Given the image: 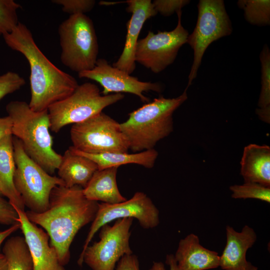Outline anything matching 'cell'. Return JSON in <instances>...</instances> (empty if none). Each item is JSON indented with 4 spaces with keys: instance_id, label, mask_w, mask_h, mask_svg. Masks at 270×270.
Segmentation results:
<instances>
[{
    "instance_id": "cell-18",
    "label": "cell",
    "mask_w": 270,
    "mask_h": 270,
    "mask_svg": "<svg viewBox=\"0 0 270 270\" xmlns=\"http://www.w3.org/2000/svg\"><path fill=\"white\" fill-rule=\"evenodd\" d=\"M240 174L244 182L270 187V148L250 144L244 147L240 161Z\"/></svg>"
},
{
    "instance_id": "cell-16",
    "label": "cell",
    "mask_w": 270,
    "mask_h": 270,
    "mask_svg": "<svg viewBox=\"0 0 270 270\" xmlns=\"http://www.w3.org/2000/svg\"><path fill=\"white\" fill-rule=\"evenodd\" d=\"M226 242L220 256L219 266L224 270H258L246 259V253L256 240L254 229L244 226L240 232L226 227Z\"/></svg>"
},
{
    "instance_id": "cell-11",
    "label": "cell",
    "mask_w": 270,
    "mask_h": 270,
    "mask_svg": "<svg viewBox=\"0 0 270 270\" xmlns=\"http://www.w3.org/2000/svg\"><path fill=\"white\" fill-rule=\"evenodd\" d=\"M176 14L178 22L173 30H158L156 34L149 31L146 37L138 40L134 54L136 62L158 74L174 62L189 34L182 24V10Z\"/></svg>"
},
{
    "instance_id": "cell-27",
    "label": "cell",
    "mask_w": 270,
    "mask_h": 270,
    "mask_svg": "<svg viewBox=\"0 0 270 270\" xmlns=\"http://www.w3.org/2000/svg\"><path fill=\"white\" fill-rule=\"evenodd\" d=\"M20 4L14 0H0V36L10 32L18 24Z\"/></svg>"
},
{
    "instance_id": "cell-23",
    "label": "cell",
    "mask_w": 270,
    "mask_h": 270,
    "mask_svg": "<svg viewBox=\"0 0 270 270\" xmlns=\"http://www.w3.org/2000/svg\"><path fill=\"white\" fill-rule=\"evenodd\" d=\"M2 250L6 259L7 270H33L32 258L24 236L8 238Z\"/></svg>"
},
{
    "instance_id": "cell-7",
    "label": "cell",
    "mask_w": 270,
    "mask_h": 270,
    "mask_svg": "<svg viewBox=\"0 0 270 270\" xmlns=\"http://www.w3.org/2000/svg\"><path fill=\"white\" fill-rule=\"evenodd\" d=\"M124 96L122 93L102 95L98 86L92 82L78 85L70 95L48 107L50 130L58 132L66 126L84 121Z\"/></svg>"
},
{
    "instance_id": "cell-31",
    "label": "cell",
    "mask_w": 270,
    "mask_h": 270,
    "mask_svg": "<svg viewBox=\"0 0 270 270\" xmlns=\"http://www.w3.org/2000/svg\"><path fill=\"white\" fill-rule=\"evenodd\" d=\"M18 214L12 204L0 196V224L12 226L18 222Z\"/></svg>"
},
{
    "instance_id": "cell-24",
    "label": "cell",
    "mask_w": 270,
    "mask_h": 270,
    "mask_svg": "<svg viewBox=\"0 0 270 270\" xmlns=\"http://www.w3.org/2000/svg\"><path fill=\"white\" fill-rule=\"evenodd\" d=\"M238 5L243 10L248 22L260 26L270 25V0H240Z\"/></svg>"
},
{
    "instance_id": "cell-37",
    "label": "cell",
    "mask_w": 270,
    "mask_h": 270,
    "mask_svg": "<svg viewBox=\"0 0 270 270\" xmlns=\"http://www.w3.org/2000/svg\"><path fill=\"white\" fill-rule=\"evenodd\" d=\"M2 196V194H1V192H0V196Z\"/></svg>"
},
{
    "instance_id": "cell-13",
    "label": "cell",
    "mask_w": 270,
    "mask_h": 270,
    "mask_svg": "<svg viewBox=\"0 0 270 270\" xmlns=\"http://www.w3.org/2000/svg\"><path fill=\"white\" fill-rule=\"evenodd\" d=\"M78 76L100 84L103 88L101 94L104 96L112 92H126L136 95L142 102H148L149 99L144 95V92L162 91L160 84L140 81L138 78L110 65L104 58H98L92 69L79 72Z\"/></svg>"
},
{
    "instance_id": "cell-5",
    "label": "cell",
    "mask_w": 270,
    "mask_h": 270,
    "mask_svg": "<svg viewBox=\"0 0 270 270\" xmlns=\"http://www.w3.org/2000/svg\"><path fill=\"white\" fill-rule=\"evenodd\" d=\"M62 63L78 73L92 69L98 44L92 20L85 14L71 15L58 26Z\"/></svg>"
},
{
    "instance_id": "cell-2",
    "label": "cell",
    "mask_w": 270,
    "mask_h": 270,
    "mask_svg": "<svg viewBox=\"0 0 270 270\" xmlns=\"http://www.w3.org/2000/svg\"><path fill=\"white\" fill-rule=\"evenodd\" d=\"M3 38L10 48L22 54L28 62L30 90L28 105L33 110H47L54 103L70 95L79 85L74 76L58 68L46 58L24 24L19 22Z\"/></svg>"
},
{
    "instance_id": "cell-8",
    "label": "cell",
    "mask_w": 270,
    "mask_h": 270,
    "mask_svg": "<svg viewBox=\"0 0 270 270\" xmlns=\"http://www.w3.org/2000/svg\"><path fill=\"white\" fill-rule=\"evenodd\" d=\"M70 136V146L84 153H127L129 150L120 124L102 112L73 124Z\"/></svg>"
},
{
    "instance_id": "cell-4",
    "label": "cell",
    "mask_w": 270,
    "mask_h": 270,
    "mask_svg": "<svg viewBox=\"0 0 270 270\" xmlns=\"http://www.w3.org/2000/svg\"><path fill=\"white\" fill-rule=\"evenodd\" d=\"M186 90L175 98H156L128 114L120 126L129 149L136 152L152 149L172 132L173 114L187 100Z\"/></svg>"
},
{
    "instance_id": "cell-10",
    "label": "cell",
    "mask_w": 270,
    "mask_h": 270,
    "mask_svg": "<svg viewBox=\"0 0 270 270\" xmlns=\"http://www.w3.org/2000/svg\"><path fill=\"white\" fill-rule=\"evenodd\" d=\"M133 220L131 218H122L116 220L112 226H102L100 240L88 246L80 256L78 264L81 266L84 262L92 270H114L122 256L132 254L129 240Z\"/></svg>"
},
{
    "instance_id": "cell-14",
    "label": "cell",
    "mask_w": 270,
    "mask_h": 270,
    "mask_svg": "<svg viewBox=\"0 0 270 270\" xmlns=\"http://www.w3.org/2000/svg\"><path fill=\"white\" fill-rule=\"evenodd\" d=\"M13 206L18 214L20 229L32 258L33 270H65L60 262L56 249L48 243L50 237L48 233L31 222L24 210Z\"/></svg>"
},
{
    "instance_id": "cell-20",
    "label": "cell",
    "mask_w": 270,
    "mask_h": 270,
    "mask_svg": "<svg viewBox=\"0 0 270 270\" xmlns=\"http://www.w3.org/2000/svg\"><path fill=\"white\" fill-rule=\"evenodd\" d=\"M118 168L112 167L97 170L83 188L84 196L92 201L114 204L125 201L116 182Z\"/></svg>"
},
{
    "instance_id": "cell-28",
    "label": "cell",
    "mask_w": 270,
    "mask_h": 270,
    "mask_svg": "<svg viewBox=\"0 0 270 270\" xmlns=\"http://www.w3.org/2000/svg\"><path fill=\"white\" fill-rule=\"evenodd\" d=\"M26 84L16 72L9 71L0 76V100L6 96L20 90Z\"/></svg>"
},
{
    "instance_id": "cell-21",
    "label": "cell",
    "mask_w": 270,
    "mask_h": 270,
    "mask_svg": "<svg viewBox=\"0 0 270 270\" xmlns=\"http://www.w3.org/2000/svg\"><path fill=\"white\" fill-rule=\"evenodd\" d=\"M12 137L9 134L0 140V192L12 206L24 210L25 206L14 182L16 164Z\"/></svg>"
},
{
    "instance_id": "cell-12",
    "label": "cell",
    "mask_w": 270,
    "mask_h": 270,
    "mask_svg": "<svg viewBox=\"0 0 270 270\" xmlns=\"http://www.w3.org/2000/svg\"><path fill=\"white\" fill-rule=\"evenodd\" d=\"M125 218L136 219L140 226L145 229L154 228L160 223L158 210L143 192H137L130 199L118 204L98 203L96 215L80 255L90 245L94 235L102 226L112 220Z\"/></svg>"
},
{
    "instance_id": "cell-1",
    "label": "cell",
    "mask_w": 270,
    "mask_h": 270,
    "mask_svg": "<svg viewBox=\"0 0 270 270\" xmlns=\"http://www.w3.org/2000/svg\"><path fill=\"white\" fill-rule=\"evenodd\" d=\"M98 202L88 200L78 186H58L52 190L49 205L42 212H25L28 219L42 227L49 236L50 245L58 254L60 262L66 264L70 246L79 230L94 220Z\"/></svg>"
},
{
    "instance_id": "cell-32",
    "label": "cell",
    "mask_w": 270,
    "mask_h": 270,
    "mask_svg": "<svg viewBox=\"0 0 270 270\" xmlns=\"http://www.w3.org/2000/svg\"><path fill=\"white\" fill-rule=\"evenodd\" d=\"M116 270H140L137 256L132 254L124 255L118 262Z\"/></svg>"
},
{
    "instance_id": "cell-34",
    "label": "cell",
    "mask_w": 270,
    "mask_h": 270,
    "mask_svg": "<svg viewBox=\"0 0 270 270\" xmlns=\"http://www.w3.org/2000/svg\"><path fill=\"white\" fill-rule=\"evenodd\" d=\"M12 122L8 116L0 118V140L8 135L12 134Z\"/></svg>"
},
{
    "instance_id": "cell-15",
    "label": "cell",
    "mask_w": 270,
    "mask_h": 270,
    "mask_svg": "<svg viewBox=\"0 0 270 270\" xmlns=\"http://www.w3.org/2000/svg\"><path fill=\"white\" fill-rule=\"evenodd\" d=\"M126 10L132 14L126 23V36L122 53L112 66L131 74L136 69L134 54L138 36L143 26L148 19L156 15L150 0H129Z\"/></svg>"
},
{
    "instance_id": "cell-22",
    "label": "cell",
    "mask_w": 270,
    "mask_h": 270,
    "mask_svg": "<svg viewBox=\"0 0 270 270\" xmlns=\"http://www.w3.org/2000/svg\"><path fill=\"white\" fill-rule=\"evenodd\" d=\"M72 152L86 156L94 161L98 166V170L117 167L130 164H137L144 168H151L155 164L158 156V152L154 148L134 154L122 152H105L98 154L84 153L68 148Z\"/></svg>"
},
{
    "instance_id": "cell-3",
    "label": "cell",
    "mask_w": 270,
    "mask_h": 270,
    "mask_svg": "<svg viewBox=\"0 0 270 270\" xmlns=\"http://www.w3.org/2000/svg\"><path fill=\"white\" fill-rule=\"evenodd\" d=\"M12 122V134L21 142L28 156L48 174L53 175L62 156L52 148L48 111L36 112L24 101L14 100L6 106Z\"/></svg>"
},
{
    "instance_id": "cell-25",
    "label": "cell",
    "mask_w": 270,
    "mask_h": 270,
    "mask_svg": "<svg viewBox=\"0 0 270 270\" xmlns=\"http://www.w3.org/2000/svg\"><path fill=\"white\" fill-rule=\"evenodd\" d=\"M261 89L258 102L260 110L270 112V50L264 44L260 54Z\"/></svg>"
},
{
    "instance_id": "cell-6",
    "label": "cell",
    "mask_w": 270,
    "mask_h": 270,
    "mask_svg": "<svg viewBox=\"0 0 270 270\" xmlns=\"http://www.w3.org/2000/svg\"><path fill=\"white\" fill-rule=\"evenodd\" d=\"M16 169L14 176L15 188L25 206L35 212L47 210L52 189L64 186L58 177L51 175L30 158L24 152L20 140L12 137Z\"/></svg>"
},
{
    "instance_id": "cell-33",
    "label": "cell",
    "mask_w": 270,
    "mask_h": 270,
    "mask_svg": "<svg viewBox=\"0 0 270 270\" xmlns=\"http://www.w3.org/2000/svg\"><path fill=\"white\" fill-rule=\"evenodd\" d=\"M166 263L170 266V270H179L174 254H168L166 256ZM149 270H166V268L162 262H154Z\"/></svg>"
},
{
    "instance_id": "cell-9",
    "label": "cell",
    "mask_w": 270,
    "mask_h": 270,
    "mask_svg": "<svg viewBox=\"0 0 270 270\" xmlns=\"http://www.w3.org/2000/svg\"><path fill=\"white\" fill-rule=\"evenodd\" d=\"M196 26L189 34L186 43L194 50V60L188 77V88L197 76L203 56L214 42L230 35L231 21L222 0H200Z\"/></svg>"
},
{
    "instance_id": "cell-29",
    "label": "cell",
    "mask_w": 270,
    "mask_h": 270,
    "mask_svg": "<svg viewBox=\"0 0 270 270\" xmlns=\"http://www.w3.org/2000/svg\"><path fill=\"white\" fill-rule=\"evenodd\" d=\"M52 2L62 6L63 12L71 15L84 14L94 8V0H52Z\"/></svg>"
},
{
    "instance_id": "cell-17",
    "label": "cell",
    "mask_w": 270,
    "mask_h": 270,
    "mask_svg": "<svg viewBox=\"0 0 270 270\" xmlns=\"http://www.w3.org/2000/svg\"><path fill=\"white\" fill-rule=\"evenodd\" d=\"M174 257L179 270H207L219 266L218 253L202 246L194 234L180 240Z\"/></svg>"
},
{
    "instance_id": "cell-30",
    "label": "cell",
    "mask_w": 270,
    "mask_h": 270,
    "mask_svg": "<svg viewBox=\"0 0 270 270\" xmlns=\"http://www.w3.org/2000/svg\"><path fill=\"white\" fill-rule=\"evenodd\" d=\"M190 2L188 0H155L152 3L158 13L168 16L182 10Z\"/></svg>"
},
{
    "instance_id": "cell-35",
    "label": "cell",
    "mask_w": 270,
    "mask_h": 270,
    "mask_svg": "<svg viewBox=\"0 0 270 270\" xmlns=\"http://www.w3.org/2000/svg\"><path fill=\"white\" fill-rule=\"evenodd\" d=\"M20 224L19 222L10 226V228L2 231H0V252L1 246L4 242L12 234L20 228Z\"/></svg>"
},
{
    "instance_id": "cell-19",
    "label": "cell",
    "mask_w": 270,
    "mask_h": 270,
    "mask_svg": "<svg viewBox=\"0 0 270 270\" xmlns=\"http://www.w3.org/2000/svg\"><path fill=\"white\" fill-rule=\"evenodd\" d=\"M97 164L90 159L72 152L69 148L62 156L58 174L66 187L78 186L84 188L94 172Z\"/></svg>"
},
{
    "instance_id": "cell-36",
    "label": "cell",
    "mask_w": 270,
    "mask_h": 270,
    "mask_svg": "<svg viewBox=\"0 0 270 270\" xmlns=\"http://www.w3.org/2000/svg\"><path fill=\"white\" fill-rule=\"evenodd\" d=\"M8 264L4 255L0 253V270H7Z\"/></svg>"
},
{
    "instance_id": "cell-26",
    "label": "cell",
    "mask_w": 270,
    "mask_h": 270,
    "mask_svg": "<svg viewBox=\"0 0 270 270\" xmlns=\"http://www.w3.org/2000/svg\"><path fill=\"white\" fill-rule=\"evenodd\" d=\"M234 198H254L270 202V187L256 182H246L240 185H233L230 188Z\"/></svg>"
}]
</instances>
